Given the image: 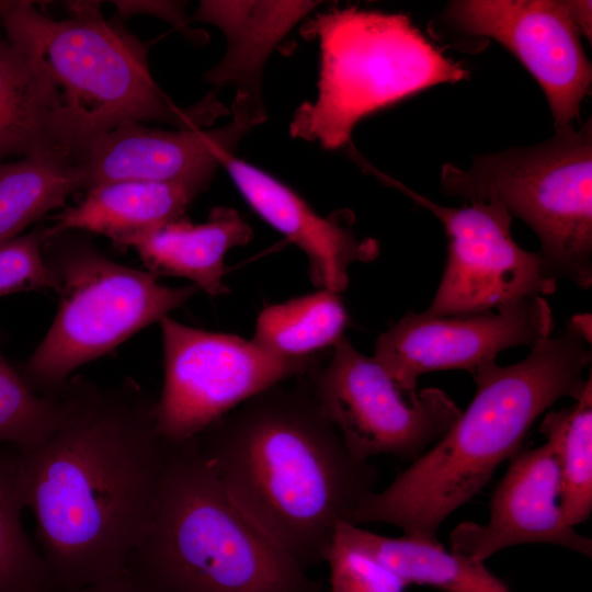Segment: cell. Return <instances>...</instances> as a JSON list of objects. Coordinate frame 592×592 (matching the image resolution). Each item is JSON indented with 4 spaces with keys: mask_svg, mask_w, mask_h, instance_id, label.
<instances>
[{
    "mask_svg": "<svg viewBox=\"0 0 592 592\" xmlns=\"http://www.w3.org/2000/svg\"><path fill=\"white\" fill-rule=\"evenodd\" d=\"M333 539L356 548L390 569L406 584L443 592H512L485 562L447 550L439 540L388 537L340 521Z\"/></svg>",
    "mask_w": 592,
    "mask_h": 592,
    "instance_id": "obj_20",
    "label": "cell"
},
{
    "mask_svg": "<svg viewBox=\"0 0 592 592\" xmlns=\"http://www.w3.org/2000/svg\"><path fill=\"white\" fill-rule=\"evenodd\" d=\"M554 327L553 311L540 296L477 315L410 311L379 334L373 356L401 388L415 391L419 376L428 372L464 369L473 375L506 349L532 348L549 338Z\"/></svg>",
    "mask_w": 592,
    "mask_h": 592,
    "instance_id": "obj_13",
    "label": "cell"
},
{
    "mask_svg": "<svg viewBox=\"0 0 592 592\" xmlns=\"http://www.w3.org/2000/svg\"><path fill=\"white\" fill-rule=\"evenodd\" d=\"M221 167L251 208L306 254L308 275L320 289L341 294L349 285L350 265L378 257L376 240L358 239L340 219L318 215L297 193L265 171L235 155L225 157Z\"/></svg>",
    "mask_w": 592,
    "mask_h": 592,
    "instance_id": "obj_16",
    "label": "cell"
},
{
    "mask_svg": "<svg viewBox=\"0 0 592 592\" xmlns=\"http://www.w3.org/2000/svg\"><path fill=\"white\" fill-rule=\"evenodd\" d=\"M57 395L33 390L0 351V444L25 451L41 443L56 422Z\"/></svg>",
    "mask_w": 592,
    "mask_h": 592,
    "instance_id": "obj_26",
    "label": "cell"
},
{
    "mask_svg": "<svg viewBox=\"0 0 592 592\" xmlns=\"http://www.w3.org/2000/svg\"><path fill=\"white\" fill-rule=\"evenodd\" d=\"M159 323L164 376L157 428L170 443L197 436L249 398L303 377L325 361L321 352L278 357L252 340L193 328L169 316Z\"/></svg>",
    "mask_w": 592,
    "mask_h": 592,
    "instance_id": "obj_10",
    "label": "cell"
},
{
    "mask_svg": "<svg viewBox=\"0 0 592 592\" xmlns=\"http://www.w3.org/2000/svg\"><path fill=\"white\" fill-rule=\"evenodd\" d=\"M117 12L122 18L133 14L146 13L164 19L175 27L191 35L185 20L183 4L172 1H114Z\"/></svg>",
    "mask_w": 592,
    "mask_h": 592,
    "instance_id": "obj_29",
    "label": "cell"
},
{
    "mask_svg": "<svg viewBox=\"0 0 592 592\" xmlns=\"http://www.w3.org/2000/svg\"><path fill=\"white\" fill-rule=\"evenodd\" d=\"M320 408L356 458L389 455L419 458L459 418L462 410L442 389L401 388L374 357L343 334L329 361L305 375Z\"/></svg>",
    "mask_w": 592,
    "mask_h": 592,
    "instance_id": "obj_9",
    "label": "cell"
},
{
    "mask_svg": "<svg viewBox=\"0 0 592 592\" xmlns=\"http://www.w3.org/2000/svg\"><path fill=\"white\" fill-rule=\"evenodd\" d=\"M56 152L71 156L57 140L48 104L30 66L0 36V162L10 156Z\"/></svg>",
    "mask_w": 592,
    "mask_h": 592,
    "instance_id": "obj_22",
    "label": "cell"
},
{
    "mask_svg": "<svg viewBox=\"0 0 592 592\" xmlns=\"http://www.w3.org/2000/svg\"><path fill=\"white\" fill-rule=\"evenodd\" d=\"M249 398L196 436L239 508L305 569L325 562L340 521L378 471L353 456L305 376Z\"/></svg>",
    "mask_w": 592,
    "mask_h": 592,
    "instance_id": "obj_2",
    "label": "cell"
},
{
    "mask_svg": "<svg viewBox=\"0 0 592 592\" xmlns=\"http://www.w3.org/2000/svg\"><path fill=\"white\" fill-rule=\"evenodd\" d=\"M440 189L466 201L496 203L535 232L557 278L592 284V124L556 129L547 141L477 156L463 170L446 163Z\"/></svg>",
    "mask_w": 592,
    "mask_h": 592,
    "instance_id": "obj_8",
    "label": "cell"
},
{
    "mask_svg": "<svg viewBox=\"0 0 592 592\" xmlns=\"http://www.w3.org/2000/svg\"><path fill=\"white\" fill-rule=\"evenodd\" d=\"M382 178L431 212L446 234L444 272L425 314H483L555 292L557 276L539 252L524 250L513 240L512 216L503 206L474 202L446 207L394 179Z\"/></svg>",
    "mask_w": 592,
    "mask_h": 592,
    "instance_id": "obj_11",
    "label": "cell"
},
{
    "mask_svg": "<svg viewBox=\"0 0 592 592\" xmlns=\"http://www.w3.org/2000/svg\"><path fill=\"white\" fill-rule=\"evenodd\" d=\"M45 231L46 226H36L0 247V297L23 291L55 292L43 253Z\"/></svg>",
    "mask_w": 592,
    "mask_h": 592,
    "instance_id": "obj_27",
    "label": "cell"
},
{
    "mask_svg": "<svg viewBox=\"0 0 592 592\" xmlns=\"http://www.w3.org/2000/svg\"><path fill=\"white\" fill-rule=\"evenodd\" d=\"M25 508L19 449H0V592H56L23 526Z\"/></svg>",
    "mask_w": 592,
    "mask_h": 592,
    "instance_id": "obj_25",
    "label": "cell"
},
{
    "mask_svg": "<svg viewBox=\"0 0 592 592\" xmlns=\"http://www.w3.org/2000/svg\"><path fill=\"white\" fill-rule=\"evenodd\" d=\"M318 1L204 0L193 19L217 26L227 39L226 54L205 79L215 84H236L259 106L263 68L285 35Z\"/></svg>",
    "mask_w": 592,
    "mask_h": 592,
    "instance_id": "obj_18",
    "label": "cell"
},
{
    "mask_svg": "<svg viewBox=\"0 0 592 592\" xmlns=\"http://www.w3.org/2000/svg\"><path fill=\"white\" fill-rule=\"evenodd\" d=\"M509 462L487 523H460L449 535V550L485 562L512 546L550 544L591 558V539L568 523L560 505V473L550 445L521 448Z\"/></svg>",
    "mask_w": 592,
    "mask_h": 592,
    "instance_id": "obj_15",
    "label": "cell"
},
{
    "mask_svg": "<svg viewBox=\"0 0 592 592\" xmlns=\"http://www.w3.org/2000/svg\"><path fill=\"white\" fill-rule=\"evenodd\" d=\"M591 329L587 316L576 315L522 361L480 366L471 375L475 396L448 432L384 490L368 492L348 523H385L410 537L439 540L443 522L523 448L537 418L557 400L581 394L592 361Z\"/></svg>",
    "mask_w": 592,
    "mask_h": 592,
    "instance_id": "obj_3",
    "label": "cell"
},
{
    "mask_svg": "<svg viewBox=\"0 0 592 592\" xmlns=\"http://www.w3.org/2000/svg\"><path fill=\"white\" fill-rule=\"evenodd\" d=\"M571 8L573 12L574 21L581 32L582 35L589 38L591 41V31H592V23H591V8L592 2L591 1H582V0H571Z\"/></svg>",
    "mask_w": 592,
    "mask_h": 592,
    "instance_id": "obj_31",
    "label": "cell"
},
{
    "mask_svg": "<svg viewBox=\"0 0 592 592\" xmlns=\"http://www.w3.org/2000/svg\"><path fill=\"white\" fill-rule=\"evenodd\" d=\"M539 432L553 448L560 473V505L571 526L592 511V376L574 403L546 411Z\"/></svg>",
    "mask_w": 592,
    "mask_h": 592,
    "instance_id": "obj_24",
    "label": "cell"
},
{
    "mask_svg": "<svg viewBox=\"0 0 592 592\" xmlns=\"http://www.w3.org/2000/svg\"><path fill=\"white\" fill-rule=\"evenodd\" d=\"M78 592H153L138 581L127 569L91 584Z\"/></svg>",
    "mask_w": 592,
    "mask_h": 592,
    "instance_id": "obj_30",
    "label": "cell"
},
{
    "mask_svg": "<svg viewBox=\"0 0 592 592\" xmlns=\"http://www.w3.org/2000/svg\"><path fill=\"white\" fill-rule=\"evenodd\" d=\"M207 186L195 182L116 181L87 190L76 206L52 217L45 236L62 231L103 235L122 249L184 216Z\"/></svg>",
    "mask_w": 592,
    "mask_h": 592,
    "instance_id": "obj_17",
    "label": "cell"
},
{
    "mask_svg": "<svg viewBox=\"0 0 592 592\" xmlns=\"http://www.w3.org/2000/svg\"><path fill=\"white\" fill-rule=\"evenodd\" d=\"M348 322L340 294L319 289L264 308L251 340L278 357H307L332 348Z\"/></svg>",
    "mask_w": 592,
    "mask_h": 592,
    "instance_id": "obj_23",
    "label": "cell"
},
{
    "mask_svg": "<svg viewBox=\"0 0 592 592\" xmlns=\"http://www.w3.org/2000/svg\"><path fill=\"white\" fill-rule=\"evenodd\" d=\"M150 527L125 569L153 592H325L228 494L196 436L167 441Z\"/></svg>",
    "mask_w": 592,
    "mask_h": 592,
    "instance_id": "obj_5",
    "label": "cell"
},
{
    "mask_svg": "<svg viewBox=\"0 0 592 592\" xmlns=\"http://www.w3.org/2000/svg\"><path fill=\"white\" fill-rule=\"evenodd\" d=\"M444 16L456 31L513 53L542 87L555 129L572 125L591 91L592 67L570 0H460Z\"/></svg>",
    "mask_w": 592,
    "mask_h": 592,
    "instance_id": "obj_12",
    "label": "cell"
},
{
    "mask_svg": "<svg viewBox=\"0 0 592 592\" xmlns=\"http://www.w3.org/2000/svg\"><path fill=\"white\" fill-rule=\"evenodd\" d=\"M320 43L318 96L295 112L291 135L326 149L344 146L365 116L469 72L399 13L332 10L311 23Z\"/></svg>",
    "mask_w": 592,
    "mask_h": 592,
    "instance_id": "obj_6",
    "label": "cell"
},
{
    "mask_svg": "<svg viewBox=\"0 0 592 592\" xmlns=\"http://www.w3.org/2000/svg\"><path fill=\"white\" fill-rule=\"evenodd\" d=\"M325 562L331 592H406L407 584L372 556L333 539Z\"/></svg>",
    "mask_w": 592,
    "mask_h": 592,
    "instance_id": "obj_28",
    "label": "cell"
},
{
    "mask_svg": "<svg viewBox=\"0 0 592 592\" xmlns=\"http://www.w3.org/2000/svg\"><path fill=\"white\" fill-rule=\"evenodd\" d=\"M232 119L216 129L150 128L125 122L94 138L77 161L84 190L109 182H195L208 186L225 157L240 139L265 119L264 109L237 92Z\"/></svg>",
    "mask_w": 592,
    "mask_h": 592,
    "instance_id": "obj_14",
    "label": "cell"
},
{
    "mask_svg": "<svg viewBox=\"0 0 592 592\" xmlns=\"http://www.w3.org/2000/svg\"><path fill=\"white\" fill-rule=\"evenodd\" d=\"M44 440L19 451L25 505L56 592L124 570L145 538L166 467L157 398L128 378L70 377Z\"/></svg>",
    "mask_w": 592,
    "mask_h": 592,
    "instance_id": "obj_1",
    "label": "cell"
},
{
    "mask_svg": "<svg viewBox=\"0 0 592 592\" xmlns=\"http://www.w3.org/2000/svg\"><path fill=\"white\" fill-rule=\"evenodd\" d=\"M78 190H84L83 170L67 153L0 162V247L50 210L64 207Z\"/></svg>",
    "mask_w": 592,
    "mask_h": 592,
    "instance_id": "obj_21",
    "label": "cell"
},
{
    "mask_svg": "<svg viewBox=\"0 0 592 592\" xmlns=\"http://www.w3.org/2000/svg\"><path fill=\"white\" fill-rule=\"evenodd\" d=\"M252 228L231 207H214L208 220L175 219L132 243L152 275L184 277L210 296L227 294L225 255L252 238Z\"/></svg>",
    "mask_w": 592,
    "mask_h": 592,
    "instance_id": "obj_19",
    "label": "cell"
},
{
    "mask_svg": "<svg viewBox=\"0 0 592 592\" xmlns=\"http://www.w3.org/2000/svg\"><path fill=\"white\" fill-rule=\"evenodd\" d=\"M43 253L58 306L50 327L19 369L36 392L55 395L79 366L159 322L200 289L162 285L148 271L104 255L79 231L45 236Z\"/></svg>",
    "mask_w": 592,
    "mask_h": 592,
    "instance_id": "obj_7",
    "label": "cell"
},
{
    "mask_svg": "<svg viewBox=\"0 0 592 592\" xmlns=\"http://www.w3.org/2000/svg\"><path fill=\"white\" fill-rule=\"evenodd\" d=\"M67 8L69 16L56 20L34 2L0 0V23L37 80L58 143L76 161L94 138L125 122L202 128L226 113L214 93L177 106L152 78L140 39L105 20L98 2Z\"/></svg>",
    "mask_w": 592,
    "mask_h": 592,
    "instance_id": "obj_4",
    "label": "cell"
}]
</instances>
